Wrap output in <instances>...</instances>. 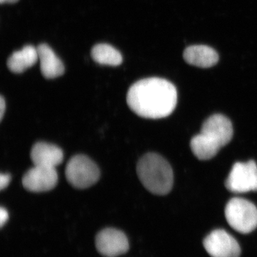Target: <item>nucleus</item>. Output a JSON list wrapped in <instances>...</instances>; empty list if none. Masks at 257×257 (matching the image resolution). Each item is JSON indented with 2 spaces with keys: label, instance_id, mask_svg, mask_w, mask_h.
<instances>
[{
  "label": "nucleus",
  "instance_id": "nucleus-1",
  "mask_svg": "<svg viewBox=\"0 0 257 257\" xmlns=\"http://www.w3.org/2000/svg\"><path fill=\"white\" fill-rule=\"evenodd\" d=\"M130 109L147 119L167 117L175 110L177 91L165 79L151 77L141 79L131 86L126 95Z\"/></svg>",
  "mask_w": 257,
  "mask_h": 257
},
{
  "label": "nucleus",
  "instance_id": "nucleus-2",
  "mask_svg": "<svg viewBox=\"0 0 257 257\" xmlns=\"http://www.w3.org/2000/svg\"><path fill=\"white\" fill-rule=\"evenodd\" d=\"M233 137L231 121L222 114H214L202 124L201 133L192 139L191 150L200 160H209L217 155Z\"/></svg>",
  "mask_w": 257,
  "mask_h": 257
},
{
  "label": "nucleus",
  "instance_id": "nucleus-3",
  "mask_svg": "<svg viewBox=\"0 0 257 257\" xmlns=\"http://www.w3.org/2000/svg\"><path fill=\"white\" fill-rule=\"evenodd\" d=\"M137 174L144 187L157 195L168 194L173 186L172 167L165 158L157 154L144 155L139 160Z\"/></svg>",
  "mask_w": 257,
  "mask_h": 257
},
{
  "label": "nucleus",
  "instance_id": "nucleus-4",
  "mask_svg": "<svg viewBox=\"0 0 257 257\" xmlns=\"http://www.w3.org/2000/svg\"><path fill=\"white\" fill-rule=\"evenodd\" d=\"M225 216L230 226L241 234H248L257 227V208L242 198H232L227 203Z\"/></svg>",
  "mask_w": 257,
  "mask_h": 257
},
{
  "label": "nucleus",
  "instance_id": "nucleus-5",
  "mask_svg": "<svg viewBox=\"0 0 257 257\" xmlns=\"http://www.w3.org/2000/svg\"><path fill=\"white\" fill-rule=\"evenodd\" d=\"M69 183L77 189H87L94 185L100 177L98 166L85 155H78L70 159L65 170Z\"/></svg>",
  "mask_w": 257,
  "mask_h": 257
},
{
  "label": "nucleus",
  "instance_id": "nucleus-6",
  "mask_svg": "<svg viewBox=\"0 0 257 257\" xmlns=\"http://www.w3.org/2000/svg\"><path fill=\"white\" fill-rule=\"evenodd\" d=\"M225 185L230 192L245 193L257 191V165L254 161L236 162L233 165Z\"/></svg>",
  "mask_w": 257,
  "mask_h": 257
},
{
  "label": "nucleus",
  "instance_id": "nucleus-7",
  "mask_svg": "<svg viewBox=\"0 0 257 257\" xmlns=\"http://www.w3.org/2000/svg\"><path fill=\"white\" fill-rule=\"evenodd\" d=\"M211 257H239L241 248L236 240L223 229L211 231L203 241Z\"/></svg>",
  "mask_w": 257,
  "mask_h": 257
},
{
  "label": "nucleus",
  "instance_id": "nucleus-8",
  "mask_svg": "<svg viewBox=\"0 0 257 257\" xmlns=\"http://www.w3.org/2000/svg\"><path fill=\"white\" fill-rule=\"evenodd\" d=\"M58 182V174L53 167L35 166L25 173L23 178L24 187L32 192L52 190Z\"/></svg>",
  "mask_w": 257,
  "mask_h": 257
},
{
  "label": "nucleus",
  "instance_id": "nucleus-9",
  "mask_svg": "<svg viewBox=\"0 0 257 257\" xmlns=\"http://www.w3.org/2000/svg\"><path fill=\"white\" fill-rule=\"evenodd\" d=\"M96 247L101 254L115 257L127 252L130 244L122 231L107 228L96 235Z\"/></svg>",
  "mask_w": 257,
  "mask_h": 257
},
{
  "label": "nucleus",
  "instance_id": "nucleus-10",
  "mask_svg": "<svg viewBox=\"0 0 257 257\" xmlns=\"http://www.w3.org/2000/svg\"><path fill=\"white\" fill-rule=\"evenodd\" d=\"M30 157L34 166L56 168L63 161L64 154L60 147L41 142L32 147Z\"/></svg>",
  "mask_w": 257,
  "mask_h": 257
},
{
  "label": "nucleus",
  "instance_id": "nucleus-11",
  "mask_svg": "<svg viewBox=\"0 0 257 257\" xmlns=\"http://www.w3.org/2000/svg\"><path fill=\"white\" fill-rule=\"evenodd\" d=\"M184 59L190 65L201 68H209L217 63L219 55L210 47L193 45L184 50Z\"/></svg>",
  "mask_w": 257,
  "mask_h": 257
},
{
  "label": "nucleus",
  "instance_id": "nucleus-12",
  "mask_svg": "<svg viewBox=\"0 0 257 257\" xmlns=\"http://www.w3.org/2000/svg\"><path fill=\"white\" fill-rule=\"evenodd\" d=\"M37 51L40 62V69L45 78L55 79L64 74L63 63L48 45L41 44L37 47Z\"/></svg>",
  "mask_w": 257,
  "mask_h": 257
},
{
  "label": "nucleus",
  "instance_id": "nucleus-13",
  "mask_svg": "<svg viewBox=\"0 0 257 257\" xmlns=\"http://www.w3.org/2000/svg\"><path fill=\"white\" fill-rule=\"evenodd\" d=\"M38 60L37 48L32 45H27L10 56L8 60V67L14 73H23L35 65Z\"/></svg>",
  "mask_w": 257,
  "mask_h": 257
},
{
  "label": "nucleus",
  "instance_id": "nucleus-14",
  "mask_svg": "<svg viewBox=\"0 0 257 257\" xmlns=\"http://www.w3.org/2000/svg\"><path fill=\"white\" fill-rule=\"evenodd\" d=\"M93 60L102 65L119 66L122 62L121 53L107 44H99L93 47Z\"/></svg>",
  "mask_w": 257,
  "mask_h": 257
},
{
  "label": "nucleus",
  "instance_id": "nucleus-15",
  "mask_svg": "<svg viewBox=\"0 0 257 257\" xmlns=\"http://www.w3.org/2000/svg\"><path fill=\"white\" fill-rule=\"evenodd\" d=\"M11 181V176L9 174H2L0 175V189L1 190L6 188Z\"/></svg>",
  "mask_w": 257,
  "mask_h": 257
},
{
  "label": "nucleus",
  "instance_id": "nucleus-16",
  "mask_svg": "<svg viewBox=\"0 0 257 257\" xmlns=\"http://www.w3.org/2000/svg\"><path fill=\"white\" fill-rule=\"evenodd\" d=\"M8 218H9V214H8V211L4 207H2L0 209V225L2 227L8 220Z\"/></svg>",
  "mask_w": 257,
  "mask_h": 257
},
{
  "label": "nucleus",
  "instance_id": "nucleus-17",
  "mask_svg": "<svg viewBox=\"0 0 257 257\" xmlns=\"http://www.w3.org/2000/svg\"><path fill=\"white\" fill-rule=\"evenodd\" d=\"M5 109H6V103L3 96L0 97V119L3 120L4 116Z\"/></svg>",
  "mask_w": 257,
  "mask_h": 257
},
{
  "label": "nucleus",
  "instance_id": "nucleus-18",
  "mask_svg": "<svg viewBox=\"0 0 257 257\" xmlns=\"http://www.w3.org/2000/svg\"><path fill=\"white\" fill-rule=\"evenodd\" d=\"M18 0H0V3L1 4H5V3H15L18 2Z\"/></svg>",
  "mask_w": 257,
  "mask_h": 257
}]
</instances>
